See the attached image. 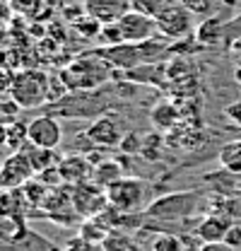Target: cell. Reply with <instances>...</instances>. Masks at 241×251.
Instances as JSON below:
<instances>
[{
	"mask_svg": "<svg viewBox=\"0 0 241 251\" xmlns=\"http://www.w3.org/2000/svg\"><path fill=\"white\" fill-rule=\"evenodd\" d=\"M48 90H51L48 75L41 73V70L29 68V70H17L15 82H12V90H10V97L22 109H36V106L46 104Z\"/></svg>",
	"mask_w": 241,
	"mask_h": 251,
	"instance_id": "cell-1",
	"label": "cell"
},
{
	"mask_svg": "<svg viewBox=\"0 0 241 251\" xmlns=\"http://www.w3.org/2000/svg\"><path fill=\"white\" fill-rule=\"evenodd\" d=\"M94 56L96 53L80 56L70 68H65L60 73L63 85H68L70 90H92V87L101 85L109 77V68H106V63L94 58Z\"/></svg>",
	"mask_w": 241,
	"mask_h": 251,
	"instance_id": "cell-2",
	"label": "cell"
},
{
	"mask_svg": "<svg viewBox=\"0 0 241 251\" xmlns=\"http://www.w3.org/2000/svg\"><path fill=\"white\" fill-rule=\"evenodd\" d=\"M198 201H200V191H176L150 203L145 215L152 220H181L195 213Z\"/></svg>",
	"mask_w": 241,
	"mask_h": 251,
	"instance_id": "cell-3",
	"label": "cell"
},
{
	"mask_svg": "<svg viewBox=\"0 0 241 251\" xmlns=\"http://www.w3.org/2000/svg\"><path fill=\"white\" fill-rule=\"evenodd\" d=\"M109 205L119 213H140L147 201V186L135 176H123L106 188Z\"/></svg>",
	"mask_w": 241,
	"mask_h": 251,
	"instance_id": "cell-4",
	"label": "cell"
},
{
	"mask_svg": "<svg viewBox=\"0 0 241 251\" xmlns=\"http://www.w3.org/2000/svg\"><path fill=\"white\" fill-rule=\"evenodd\" d=\"M193 22H195V15L183 2H171L157 17V31L159 36L176 41V39H186L188 34H193Z\"/></svg>",
	"mask_w": 241,
	"mask_h": 251,
	"instance_id": "cell-5",
	"label": "cell"
},
{
	"mask_svg": "<svg viewBox=\"0 0 241 251\" xmlns=\"http://www.w3.org/2000/svg\"><path fill=\"white\" fill-rule=\"evenodd\" d=\"M34 176H36V172H34L29 155L24 150L10 152L7 159L0 164V191H15V188L24 186Z\"/></svg>",
	"mask_w": 241,
	"mask_h": 251,
	"instance_id": "cell-6",
	"label": "cell"
},
{
	"mask_svg": "<svg viewBox=\"0 0 241 251\" xmlns=\"http://www.w3.org/2000/svg\"><path fill=\"white\" fill-rule=\"evenodd\" d=\"M72 205H75V213L80 218H96V215H101L109 208L106 188L94 184V181L72 186Z\"/></svg>",
	"mask_w": 241,
	"mask_h": 251,
	"instance_id": "cell-7",
	"label": "cell"
},
{
	"mask_svg": "<svg viewBox=\"0 0 241 251\" xmlns=\"http://www.w3.org/2000/svg\"><path fill=\"white\" fill-rule=\"evenodd\" d=\"M119 27L123 31L125 44H145V41L154 39V34H159L157 31V20L143 15V12H135V10H130L120 17Z\"/></svg>",
	"mask_w": 241,
	"mask_h": 251,
	"instance_id": "cell-8",
	"label": "cell"
},
{
	"mask_svg": "<svg viewBox=\"0 0 241 251\" xmlns=\"http://www.w3.org/2000/svg\"><path fill=\"white\" fill-rule=\"evenodd\" d=\"M27 133H29V143L36 148H51L56 150L63 140V128L53 116H36L27 124Z\"/></svg>",
	"mask_w": 241,
	"mask_h": 251,
	"instance_id": "cell-9",
	"label": "cell"
},
{
	"mask_svg": "<svg viewBox=\"0 0 241 251\" xmlns=\"http://www.w3.org/2000/svg\"><path fill=\"white\" fill-rule=\"evenodd\" d=\"M123 135H125L123 126H120V121L114 114L96 119L87 128V133H85V138L90 140L92 145H96V148H116V145H120Z\"/></svg>",
	"mask_w": 241,
	"mask_h": 251,
	"instance_id": "cell-10",
	"label": "cell"
},
{
	"mask_svg": "<svg viewBox=\"0 0 241 251\" xmlns=\"http://www.w3.org/2000/svg\"><path fill=\"white\" fill-rule=\"evenodd\" d=\"M58 174H60V181H63V184H68V186L87 184V181H92V174H94V162H92L90 157H85V155L60 157Z\"/></svg>",
	"mask_w": 241,
	"mask_h": 251,
	"instance_id": "cell-11",
	"label": "cell"
},
{
	"mask_svg": "<svg viewBox=\"0 0 241 251\" xmlns=\"http://www.w3.org/2000/svg\"><path fill=\"white\" fill-rule=\"evenodd\" d=\"M82 7H85L87 15H92L94 20H99L101 25L119 22L125 12L133 10L130 0H85Z\"/></svg>",
	"mask_w": 241,
	"mask_h": 251,
	"instance_id": "cell-12",
	"label": "cell"
},
{
	"mask_svg": "<svg viewBox=\"0 0 241 251\" xmlns=\"http://www.w3.org/2000/svg\"><path fill=\"white\" fill-rule=\"evenodd\" d=\"M232 227V218L229 215H208L205 220L198 222L195 227V237L205 244V242H224L227 232Z\"/></svg>",
	"mask_w": 241,
	"mask_h": 251,
	"instance_id": "cell-13",
	"label": "cell"
},
{
	"mask_svg": "<svg viewBox=\"0 0 241 251\" xmlns=\"http://www.w3.org/2000/svg\"><path fill=\"white\" fill-rule=\"evenodd\" d=\"M29 232L24 213H0V244H12Z\"/></svg>",
	"mask_w": 241,
	"mask_h": 251,
	"instance_id": "cell-14",
	"label": "cell"
},
{
	"mask_svg": "<svg viewBox=\"0 0 241 251\" xmlns=\"http://www.w3.org/2000/svg\"><path fill=\"white\" fill-rule=\"evenodd\" d=\"M205 181H208L217 193H222V196H232V198L241 196V174L229 172V169H224V167H222V172H212Z\"/></svg>",
	"mask_w": 241,
	"mask_h": 251,
	"instance_id": "cell-15",
	"label": "cell"
},
{
	"mask_svg": "<svg viewBox=\"0 0 241 251\" xmlns=\"http://www.w3.org/2000/svg\"><path fill=\"white\" fill-rule=\"evenodd\" d=\"M179 119H181L179 109H176L171 101H159V104L152 109V114H150L152 126H154L159 133H167V130H171L174 126L179 124Z\"/></svg>",
	"mask_w": 241,
	"mask_h": 251,
	"instance_id": "cell-16",
	"label": "cell"
},
{
	"mask_svg": "<svg viewBox=\"0 0 241 251\" xmlns=\"http://www.w3.org/2000/svg\"><path fill=\"white\" fill-rule=\"evenodd\" d=\"M119 179H123V167H120L119 159H104V162L94 164V174H92L94 184L109 188L111 184H116Z\"/></svg>",
	"mask_w": 241,
	"mask_h": 251,
	"instance_id": "cell-17",
	"label": "cell"
},
{
	"mask_svg": "<svg viewBox=\"0 0 241 251\" xmlns=\"http://www.w3.org/2000/svg\"><path fill=\"white\" fill-rule=\"evenodd\" d=\"M0 251H60V249L53 247L51 242H46L41 234L29 229L22 239H17L12 244H0Z\"/></svg>",
	"mask_w": 241,
	"mask_h": 251,
	"instance_id": "cell-18",
	"label": "cell"
},
{
	"mask_svg": "<svg viewBox=\"0 0 241 251\" xmlns=\"http://www.w3.org/2000/svg\"><path fill=\"white\" fill-rule=\"evenodd\" d=\"M224 31H227V27H224L222 17L212 15L208 20H200V25L195 29V39H198V44H217L224 36Z\"/></svg>",
	"mask_w": 241,
	"mask_h": 251,
	"instance_id": "cell-19",
	"label": "cell"
},
{
	"mask_svg": "<svg viewBox=\"0 0 241 251\" xmlns=\"http://www.w3.org/2000/svg\"><path fill=\"white\" fill-rule=\"evenodd\" d=\"M24 152L29 155L36 174H39V172H46V169H51V167H58V162H60V157L56 155V150H51V148H36V145L29 143V145L24 148Z\"/></svg>",
	"mask_w": 241,
	"mask_h": 251,
	"instance_id": "cell-20",
	"label": "cell"
},
{
	"mask_svg": "<svg viewBox=\"0 0 241 251\" xmlns=\"http://www.w3.org/2000/svg\"><path fill=\"white\" fill-rule=\"evenodd\" d=\"M109 232H111V227L101 218H85V222L80 225V237H85L94 247H99V244L106 239Z\"/></svg>",
	"mask_w": 241,
	"mask_h": 251,
	"instance_id": "cell-21",
	"label": "cell"
},
{
	"mask_svg": "<svg viewBox=\"0 0 241 251\" xmlns=\"http://www.w3.org/2000/svg\"><path fill=\"white\" fill-rule=\"evenodd\" d=\"M217 157H219V164H222L224 169L241 174V140H232V143L222 145Z\"/></svg>",
	"mask_w": 241,
	"mask_h": 251,
	"instance_id": "cell-22",
	"label": "cell"
},
{
	"mask_svg": "<svg viewBox=\"0 0 241 251\" xmlns=\"http://www.w3.org/2000/svg\"><path fill=\"white\" fill-rule=\"evenodd\" d=\"M29 143V133H27V124L22 121H12L7 124V152H22Z\"/></svg>",
	"mask_w": 241,
	"mask_h": 251,
	"instance_id": "cell-23",
	"label": "cell"
},
{
	"mask_svg": "<svg viewBox=\"0 0 241 251\" xmlns=\"http://www.w3.org/2000/svg\"><path fill=\"white\" fill-rule=\"evenodd\" d=\"M150 251H186L183 239L174 232H159L150 244Z\"/></svg>",
	"mask_w": 241,
	"mask_h": 251,
	"instance_id": "cell-24",
	"label": "cell"
},
{
	"mask_svg": "<svg viewBox=\"0 0 241 251\" xmlns=\"http://www.w3.org/2000/svg\"><path fill=\"white\" fill-rule=\"evenodd\" d=\"M130 5H133L135 12H143V15L157 20V17L171 5V0H130Z\"/></svg>",
	"mask_w": 241,
	"mask_h": 251,
	"instance_id": "cell-25",
	"label": "cell"
},
{
	"mask_svg": "<svg viewBox=\"0 0 241 251\" xmlns=\"http://www.w3.org/2000/svg\"><path fill=\"white\" fill-rule=\"evenodd\" d=\"M72 29L77 31V34H82L85 39H94V41H96V36H99V31H101V22L85 12L82 17H77V20L72 22Z\"/></svg>",
	"mask_w": 241,
	"mask_h": 251,
	"instance_id": "cell-26",
	"label": "cell"
},
{
	"mask_svg": "<svg viewBox=\"0 0 241 251\" xmlns=\"http://www.w3.org/2000/svg\"><path fill=\"white\" fill-rule=\"evenodd\" d=\"M130 244H133V239L125 234V229L120 232V229H116V227H114V229L106 234V239H104L99 247H101L104 251H125Z\"/></svg>",
	"mask_w": 241,
	"mask_h": 251,
	"instance_id": "cell-27",
	"label": "cell"
},
{
	"mask_svg": "<svg viewBox=\"0 0 241 251\" xmlns=\"http://www.w3.org/2000/svg\"><path fill=\"white\" fill-rule=\"evenodd\" d=\"M96 41H99L101 46H119V44H125V41H123V31H120L119 22L101 25V31H99Z\"/></svg>",
	"mask_w": 241,
	"mask_h": 251,
	"instance_id": "cell-28",
	"label": "cell"
},
{
	"mask_svg": "<svg viewBox=\"0 0 241 251\" xmlns=\"http://www.w3.org/2000/svg\"><path fill=\"white\" fill-rule=\"evenodd\" d=\"M143 145H145V135L130 130V133L123 135V140H120L119 148L125 152V155H143Z\"/></svg>",
	"mask_w": 241,
	"mask_h": 251,
	"instance_id": "cell-29",
	"label": "cell"
},
{
	"mask_svg": "<svg viewBox=\"0 0 241 251\" xmlns=\"http://www.w3.org/2000/svg\"><path fill=\"white\" fill-rule=\"evenodd\" d=\"M195 17H200V20H208L212 17V12H215V0H181Z\"/></svg>",
	"mask_w": 241,
	"mask_h": 251,
	"instance_id": "cell-30",
	"label": "cell"
},
{
	"mask_svg": "<svg viewBox=\"0 0 241 251\" xmlns=\"http://www.w3.org/2000/svg\"><path fill=\"white\" fill-rule=\"evenodd\" d=\"M159 148H162V133H159V130H157V133H150V135H145L143 155L147 157V159H157V157H159Z\"/></svg>",
	"mask_w": 241,
	"mask_h": 251,
	"instance_id": "cell-31",
	"label": "cell"
},
{
	"mask_svg": "<svg viewBox=\"0 0 241 251\" xmlns=\"http://www.w3.org/2000/svg\"><path fill=\"white\" fill-rule=\"evenodd\" d=\"M15 70L7 68L5 63H0V94H10L12 90V82H15Z\"/></svg>",
	"mask_w": 241,
	"mask_h": 251,
	"instance_id": "cell-32",
	"label": "cell"
},
{
	"mask_svg": "<svg viewBox=\"0 0 241 251\" xmlns=\"http://www.w3.org/2000/svg\"><path fill=\"white\" fill-rule=\"evenodd\" d=\"M92 249H94V244H90V242H87L85 237H80V234L72 237V239L65 244V251H92Z\"/></svg>",
	"mask_w": 241,
	"mask_h": 251,
	"instance_id": "cell-33",
	"label": "cell"
},
{
	"mask_svg": "<svg viewBox=\"0 0 241 251\" xmlns=\"http://www.w3.org/2000/svg\"><path fill=\"white\" fill-rule=\"evenodd\" d=\"M224 242H227L229 247L239 249V247H241V225H237V222H232V227H229V232H227Z\"/></svg>",
	"mask_w": 241,
	"mask_h": 251,
	"instance_id": "cell-34",
	"label": "cell"
},
{
	"mask_svg": "<svg viewBox=\"0 0 241 251\" xmlns=\"http://www.w3.org/2000/svg\"><path fill=\"white\" fill-rule=\"evenodd\" d=\"M198 251H237L234 247H229L227 242H205Z\"/></svg>",
	"mask_w": 241,
	"mask_h": 251,
	"instance_id": "cell-35",
	"label": "cell"
},
{
	"mask_svg": "<svg viewBox=\"0 0 241 251\" xmlns=\"http://www.w3.org/2000/svg\"><path fill=\"white\" fill-rule=\"evenodd\" d=\"M224 114L232 119V121H237L241 126V104H232V106H227L224 109Z\"/></svg>",
	"mask_w": 241,
	"mask_h": 251,
	"instance_id": "cell-36",
	"label": "cell"
},
{
	"mask_svg": "<svg viewBox=\"0 0 241 251\" xmlns=\"http://www.w3.org/2000/svg\"><path fill=\"white\" fill-rule=\"evenodd\" d=\"M7 148V126L0 124V150Z\"/></svg>",
	"mask_w": 241,
	"mask_h": 251,
	"instance_id": "cell-37",
	"label": "cell"
},
{
	"mask_svg": "<svg viewBox=\"0 0 241 251\" xmlns=\"http://www.w3.org/2000/svg\"><path fill=\"white\" fill-rule=\"evenodd\" d=\"M125 251H143V247H138V244L133 242V244H130V247H128V249H125Z\"/></svg>",
	"mask_w": 241,
	"mask_h": 251,
	"instance_id": "cell-38",
	"label": "cell"
},
{
	"mask_svg": "<svg viewBox=\"0 0 241 251\" xmlns=\"http://www.w3.org/2000/svg\"><path fill=\"white\" fill-rule=\"evenodd\" d=\"M82 2H85V0H82Z\"/></svg>",
	"mask_w": 241,
	"mask_h": 251,
	"instance_id": "cell-39",
	"label": "cell"
}]
</instances>
